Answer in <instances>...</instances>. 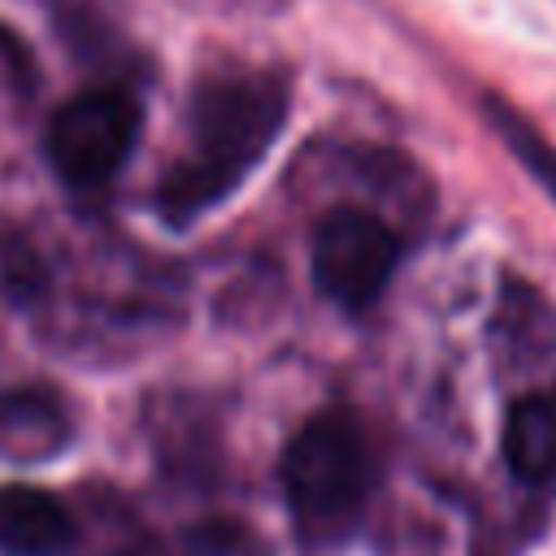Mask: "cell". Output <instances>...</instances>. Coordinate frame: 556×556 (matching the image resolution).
<instances>
[{
  "instance_id": "1",
  "label": "cell",
  "mask_w": 556,
  "mask_h": 556,
  "mask_svg": "<svg viewBox=\"0 0 556 556\" xmlns=\"http://www.w3.org/2000/svg\"><path fill=\"white\" fill-rule=\"evenodd\" d=\"M282 74H217L191 96V135L182 161L156 191V208L169 226H191L222 204L274 148L287 122Z\"/></svg>"
},
{
  "instance_id": "2",
  "label": "cell",
  "mask_w": 556,
  "mask_h": 556,
  "mask_svg": "<svg viewBox=\"0 0 556 556\" xmlns=\"http://www.w3.org/2000/svg\"><path fill=\"white\" fill-rule=\"evenodd\" d=\"M374 486L365 430L348 413L308 417L282 452V495L304 534H343Z\"/></svg>"
},
{
  "instance_id": "3",
  "label": "cell",
  "mask_w": 556,
  "mask_h": 556,
  "mask_svg": "<svg viewBox=\"0 0 556 556\" xmlns=\"http://www.w3.org/2000/svg\"><path fill=\"white\" fill-rule=\"evenodd\" d=\"M143 109L122 87H91L56 109L48 122V161L61 182L91 191L104 187L135 152Z\"/></svg>"
},
{
  "instance_id": "4",
  "label": "cell",
  "mask_w": 556,
  "mask_h": 556,
  "mask_svg": "<svg viewBox=\"0 0 556 556\" xmlns=\"http://www.w3.org/2000/svg\"><path fill=\"white\" fill-rule=\"evenodd\" d=\"M400 261V235L361 208L330 213L313 235V282L343 308L374 304Z\"/></svg>"
},
{
  "instance_id": "5",
  "label": "cell",
  "mask_w": 556,
  "mask_h": 556,
  "mask_svg": "<svg viewBox=\"0 0 556 556\" xmlns=\"http://www.w3.org/2000/svg\"><path fill=\"white\" fill-rule=\"evenodd\" d=\"M74 543V517L61 495L4 482L0 486V552L4 556H65Z\"/></svg>"
},
{
  "instance_id": "6",
  "label": "cell",
  "mask_w": 556,
  "mask_h": 556,
  "mask_svg": "<svg viewBox=\"0 0 556 556\" xmlns=\"http://www.w3.org/2000/svg\"><path fill=\"white\" fill-rule=\"evenodd\" d=\"M504 460L513 478L543 486L556 478V395H526L504 417Z\"/></svg>"
},
{
  "instance_id": "7",
  "label": "cell",
  "mask_w": 556,
  "mask_h": 556,
  "mask_svg": "<svg viewBox=\"0 0 556 556\" xmlns=\"http://www.w3.org/2000/svg\"><path fill=\"white\" fill-rule=\"evenodd\" d=\"M486 117H491V126L500 130V139L513 148V156L530 169V178L556 200V148H552V139L543 135V130H534L508 100H500V96H486Z\"/></svg>"
},
{
  "instance_id": "8",
  "label": "cell",
  "mask_w": 556,
  "mask_h": 556,
  "mask_svg": "<svg viewBox=\"0 0 556 556\" xmlns=\"http://www.w3.org/2000/svg\"><path fill=\"white\" fill-rule=\"evenodd\" d=\"M178 556H269V547L248 521L208 517V521H195L178 539Z\"/></svg>"
},
{
  "instance_id": "9",
  "label": "cell",
  "mask_w": 556,
  "mask_h": 556,
  "mask_svg": "<svg viewBox=\"0 0 556 556\" xmlns=\"http://www.w3.org/2000/svg\"><path fill=\"white\" fill-rule=\"evenodd\" d=\"M30 52H26V43L9 30V26H0V91H26L30 87Z\"/></svg>"
},
{
  "instance_id": "10",
  "label": "cell",
  "mask_w": 556,
  "mask_h": 556,
  "mask_svg": "<svg viewBox=\"0 0 556 556\" xmlns=\"http://www.w3.org/2000/svg\"><path fill=\"white\" fill-rule=\"evenodd\" d=\"M113 556H178V547H165L156 539H139V543H130V547H122Z\"/></svg>"
}]
</instances>
